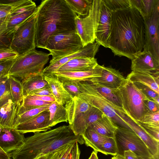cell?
I'll list each match as a JSON object with an SVG mask.
<instances>
[{
  "label": "cell",
  "mask_w": 159,
  "mask_h": 159,
  "mask_svg": "<svg viewBox=\"0 0 159 159\" xmlns=\"http://www.w3.org/2000/svg\"><path fill=\"white\" fill-rule=\"evenodd\" d=\"M144 25L139 11L131 7L111 12L108 48L115 56L132 60L144 45Z\"/></svg>",
  "instance_id": "1"
},
{
  "label": "cell",
  "mask_w": 159,
  "mask_h": 159,
  "mask_svg": "<svg viewBox=\"0 0 159 159\" xmlns=\"http://www.w3.org/2000/svg\"><path fill=\"white\" fill-rule=\"evenodd\" d=\"M76 15L65 0L42 1L37 7L35 47L44 49L48 38L52 34L76 32Z\"/></svg>",
  "instance_id": "2"
},
{
  "label": "cell",
  "mask_w": 159,
  "mask_h": 159,
  "mask_svg": "<svg viewBox=\"0 0 159 159\" xmlns=\"http://www.w3.org/2000/svg\"><path fill=\"white\" fill-rule=\"evenodd\" d=\"M84 143L81 135L74 134L69 125H62L47 131L34 133L25 138L22 145L10 153L13 159H36L66 144Z\"/></svg>",
  "instance_id": "3"
},
{
  "label": "cell",
  "mask_w": 159,
  "mask_h": 159,
  "mask_svg": "<svg viewBox=\"0 0 159 159\" xmlns=\"http://www.w3.org/2000/svg\"><path fill=\"white\" fill-rule=\"evenodd\" d=\"M118 90L125 114L135 122H141L147 113L144 102L147 97L127 77Z\"/></svg>",
  "instance_id": "4"
},
{
  "label": "cell",
  "mask_w": 159,
  "mask_h": 159,
  "mask_svg": "<svg viewBox=\"0 0 159 159\" xmlns=\"http://www.w3.org/2000/svg\"><path fill=\"white\" fill-rule=\"evenodd\" d=\"M81 93L78 96L84 99L91 107L96 108L111 119L118 127L131 129L119 116L123 108L112 103L95 89L93 84L87 81L78 83Z\"/></svg>",
  "instance_id": "5"
},
{
  "label": "cell",
  "mask_w": 159,
  "mask_h": 159,
  "mask_svg": "<svg viewBox=\"0 0 159 159\" xmlns=\"http://www.w3.org/2000/svg\"><path fill=\"white\" fill-rule=\"evenodd\" d=\"M49 55V53L35 49L19 55L11 67L8 76L22 80L31 75L42 74Z\"/></svg>",
  "instance_id": "6"
},
{
  "label": "cell",
  "mask_w": 159,
  "mask_h": 159,
  "mask_svg": "<svg viewBox=\"0 0 159 159\" xmlns=\"http://www.w3.org/2000/svg\"><path fill=\"white\" fill-rule=\"evenodd\" d=\"M83 48L81 39L76 32L52 34L48 38L44 49L49 51L52 62L78 51Z\"/></svg>",
  "instance_id": "7"
},
{
  "label": "cell",
  "mask_w": 159,
  "mask_h": 159,
  "mask_svg": "<svg viewBox=\"0 0 159 159\" xmlns=\"http://www.w3.org/2000/svg\"><path fill=\"white\" fill-rule=\"evenodd\" d=\"M101 6V0H93L87 16L82 18L77 15L75 17L76 31L81 39L83 47L94 42Z\"/></svg>",
  "instance_id": "8"
},
{
  "label": "cell",
  "mask_w": 159,
  "mask_h": 159,
  "mask_svg": "<svg viewBox=\"0 0 159 159\" xmlns=\"http://www.w3.org/2000/svg\"><path fill=\"white\" fill-rule=\"evenodd\" d=\"M114 138L117 154L123 156L125 151L129 150L137 157L143 158H148L153 156L142 140L131 129L118 127Z\"/></svg>",
  "instance_id": "9"
},
{
  "label": "cell",
  "mask_w": 159,
  "mask_h": 159,
  "mask_svg": "<svg viewBox=\"0 0 159 159\" xmlns=\"http://www.w3.org/2000/svg\"><path fill=\"white\" fill-rule=\"evenodd\" d=\"M37 10L14 32L10 48L19 55L35 49Z\"/></svg>",
  "instance_id": "10"
},
{
  "label": "cell",
  "mask_w": 159,
  "mask_h": 159,
  "mask_svg": "<svg viewBox=\"0 0 159 159\" xmlns=\"http://www.w3.org/2000/svg\"><path fill=\"white\" fill-rule=\"evenodd\" d=\"M159 3L155 7L152 16L143 19L144 45L143 50L150 53L159 61Z\"/></svg>",
  "instance_id": "11"
},
{
  "label": "cell",
  "mask_w": 159,
  "mask_h": 159,
  "mask_svg": "<svg viewBox=\"0 0 159 159\" xmlns=\"http://www.w3.org/2000/svg\"><path fill=\"white\" fill-rule=\"evenodd\" d=\"M100 46L96 43L94 42L88 44L77 52L50 62L49 65L43 70L42 75L46 76L53 74L61 66L75 58L94 57Z\"/></svg>",
  "instance_id": "12"
},
{
  "label": "cell",
  "mask_w": 159,
  "mask_h": 159,
  "mask_svg": "<svg viewBox=\"0 0 159 159\" xmlns=\"http://www.w3.org/2000/svg\"><path fill=\"white\" fill-rule=\"evenodd\" d=\"M132 71L159 77V61L149 52L143 50L131 60Z\"/></svg>",
  "instance_id": "13"
},
{
  "label": "cell",
  "mask_w": 159,
  "mask_h": 159,
  "mask_svg": "<svg viewBox=\"0 0 159 159\" xmlns=\"http://www.w3.org/2000/svg\"><path fill=\"white\" fill-rule=\"evenodd\" d=\"M104 114L98 109L91 107L86 111L76 116L72 124L69 125V127L75 135L82 136L90 126Z\"/></svg>",
  "instance_id": "14"
},
{
  "label": "cell",
  "mask_w": 159,
  "mask_h": 159,
  "mask_svg": "<svg viewBox=\"0 0 159 159\" xmlns=\"http://www.w3.org/2000/svg\"><path fill=\"white\" fill-rule=\"evenodd\" d=\"M48 110L40 113L34 117L16 125L14 129L20 133H34L47 131L51 129Z\"/></svg>",
  "instance_id": "15"
},
{
  "label": "cell",
  "mask_w": 159,
  "mask_h": 159,
  "mask_svg": "<svg viewBox=\"0 0 159 159\" xmlns=\"http://www.w3.org/2000/svg\"><path fill=\"white\" fill-rule=\"evenodd\" d=\"M102 1L101 13L98 24L95 34V40L97 44L108 48V42L110 32L111 11Z\"/></svg>",
  "instance_id": "16"
},
{
  "label": "cell",
  "mask_w": 159,
  "mask_h": 159,
  "mask_svg": "<svg viewBox=\"0 0 159 159\" xmlns=\"http://www.w3.org/2000/svg\"><path fill=\"white\" fill-rule=\"evenodd\" d=\"M125 80L118 70L110 67L102 66L101 76L92 78L88 81L112 89H118Z\"/></svg>",
  "instance_id": "17"
},
{
  "label": "cell",
  "mask_w": 159,
  "mask_h": 159,
  "mask_svg": "<svg viewBox=\"0 0 159 159\" xmlns=\"http://www.w3.org/2000/svg\"><path fill=\"white\" fill-rule=\"evenodd\" d=\"M119 114L121 119L142 140L152 154L159 155V141L147 133L138 123L131 120L125 113L121 112Z\"/></svg>",
  "instance_id": "18"
},
{
  "label": "cell",
  "mask_w": 159,
  "mask_h": 159,
  "mask_svg": "<svg viewBox=\"0 0 159 159\" xmlns=\"http://www.w3.org/2000/svg\"><path fill=\"white\" fill-rule=\"evenodd\" d=\"M25 139L23 134L14 129H2L0 133V147L9 153L21 146Z\"/></svg>",
  "instance_id": "19"
},
{
  "label": "cell",
  "mask_w": 159,
  "mask_h": 159,
  "mask_svg": "<svg viewBox=\"0 0 159 159\" xmlns=\"http://www.w3.org/2000/svg\"><path fill=\"white\" fill-rule=\"evenodd\" d=\"M98 65L95 57H78L68 61L55 73L88 71L94 69Z\"/></svg>",
  "instance_id": "20"
},
{
  "label": "cell",
  "mask_w": 159,
  "mask_h": 159,
  "mask_svg": "<svg viewBox=\"0 0 159 159\" xmlns=\"http://www.w3.org/2000/svg\"><path fill=\"white\" fill-rule=\"evenodd\" d=\"M102 66L99 65L94 69L85 71L56 72L54 74L59 81H70L78 83L87 81L94 77L101 76Z\"/></svg>",
  "instance_id": "21"
},
{
  "label": "cell",
  "mask_w": 159,
  "mask_h": 159,
  "mask_svg": "<svg viewBox=\"0 0 159 159\" xmlns=\"http://www.w3.org/2000/svg\"><path fill=\"white\" fill-rule=\"evenodd\" d=\"M18 106L10 99L0 107V126L2 129H14Z\"/></svg>",
  "instance_id": "22"
},
{
  "label": "cell",
  "mask_w": 159,
  "mask_h": 159,
  "mask_svg": "<svg viewBox=\"0 0 159 159\" xmlns=\"http://www.w3.org/2000/svg\"><path fill=\"white\" fill-rule=\"evenodd\" d=\"M69 125L72 123L75 118L80 114L89 110L91 106L83 98L76 96L65 104Z\"/></svg>",
  "instance_id": "23"
},
{
  "label": "cell",
  "mask_w": 159,
  "mask_h": 159,
  "mask_svg": "<svg viewBox=\"0 0 159 159\" xmlns=\"http://www.w3.org/2000/svg\"><path fill=\"white\" fill-rule=\"evenodd\" d=\"M118 127L105 114L88 129H92L105 137L114 138Z\"/></svg>",
  "instance_id": "24"
},
{
  "label": "cell",
  "mask_w": 159,
  "mask_h": 159,
  "mask_svg": "<svg viewBox=\"0 0 159 159\" xmlns=\"http://www.w3.org/2000/svg\"><path fill=\"white\" fill-rule=\"evenodd\" d=\"M44 77L52 89L57 102L63 105L72 99L55 75L52 74Z\"/></svg>",
  "instance_id": "25"
},
{
  "label": "cell",
  "mask_w": 159,
  "mask_h": 159,
  "mask_svg": "<svg viewBox=\"0 0 159 159\" xmlns=\"http://www.w3.org/2000/svg\"><path fill=\"white\" fill-rule=\"evenodd\" d=\"M127 77L133 82L139 83L148 86L159 94V76L132 71Z\"/></svg>",
  "instance_id": "26"
},
{
  "label": "cell",
  "mask_w": 159,
  "mask_h": 159,
  "mask_svg": "<svg viewBox=\"0 0 159 159\" xmlns=\"http://www.w3.org/2000/svg\"><path fill=\"white\" fill-rule=\"evenodd\" d=\"M24 97L31 92L42 88L48 84L42 74L33 75L22 80Z\"/></svg>",
  "instance_id": "27"
},
{
  "label": "cell",
  "mask_w": 159,
  "mask_h": 159,
  "mask_svg": "<svg viewBox=\"0 0 159 159\" xmlns=\"http://www.w3.org/2000/svg\"><path fill=\"white\" fill-rule=\"evenodd\" d=\"M48 111L50 113L49 124L51 127L59 123L68 121L67 111L63 105L55 101L49 106Z\"/></svg>",
  "instance_id": "28"
},
{
  "label": "cell",
  "mask_w": 159,
  "mask_h": 159,
  "mask_svg": "<svg viewBox=\"0 0 159 159\" xmlns=\"http://www.w3.org/2000/svg\"><path fill=\"white\" fill-rule=\"evenodd\" d=\"M131 6L135 8L143 19L149 18L152 15L159 0H130Z\"/></svg>",
  "instance_id": "29"
},
{
  "label": "cell",
  "mask_w": 159,
  "mask_h": 159,
  "mask_svg": "<svg viewBox=\"0 0 159 159\" xmlns=\"http://www.w3.org/2000/svg\"><path fill=\"white\" fill-rule=\"evenodd\" d=\"M82 136L84 143L87 146L92 148L96 152L102 153V144L107 137L103 136L89 129H87Z\"/></svg>",
  "instance_id": "30"
},
{
  "label": "cell",
  "mask_w": 159,
  "mask_h": 159,
  "mask_svg": "<svg viewBox=\"0 0 159 159\" xmlns=\"http://www.w3.org/2000/svg\"><path fill=\"white\" fill-rule=\"evenodd\" d=\"M11 99L17 105L19 106L24 97L21 82L13 76L8 77Z\"/></svg>",
  "instance_id": "31"
},
{
  "label": "cell",
  "mask_w": 159,
  "mask_h": 159,
  "mask_svg": "<svg viewBox=\"0 0 159 159\" xmlns=\"http://www.w3.org/2000/svg\"><path fill=\"white\" fill-rule=\"evenodd\" d=\"M37 7L24 13L12 16H8L7 27L10 30L14 32L35 11Z\"/></svg>",
  "instance_id": "32"
},
{
  "label": "cell",
  "mask_w": 159,
  "mask_h": 159,
  "mask_svg": "<svg viewBox=\"0 0 159 159\" xmlns=\"http://www.w3.org/2000/svg\"><path fill=\"white\" fill-rule=\"evenodd\" d=\"M72 11L77 15L86 16L90 9L93 0H65Z\"/></svg>",
  "instance_id": "33"
},
{
  "label": "cell",
  "mask_w": 159,
  "mask_h": 159,
  "mask_svg": "<svg viewBox=\"0 0 159 159\" xmlns=\"http://www.w3.org/2000/svg\"><path fill=\"white\" fill-rule=\"evenodd\" d=\"M92 84L97 91L107 100L115 105L122 108L118 89H112L99 84Z\"/></svg>",
  "instance_id": "34"
},
{
  "label": "cell",
  "mask_w": 159,
  "mask_h": 159,
  "mask_svg": "<svg viewBox=\"0 0 159 159\" xmlns=\"http://www.w3.org/2000/svg\"><path fill=\"white\" fill-rule=\"evenodd\" d=\"M7 17L0 22V48H10L14 33L7 28Z\"/></svg>",
  "instance_id": "35"
},
{
  "label": "cell",
  "mask_w": 159,
  "mask_h": 159,
  "mask_svg": "<svg viewBox=\"0 0 159 159\" xmlns=\"http://www.w3.org/2000/svg\"><path fill=\"white\" fill-rule=\"evenodd\" d=\"M49 105L31 109L17 115L15 121L14 128L17 125L34 117L42 112L48 110Z\"/></svg>",
  "instance_id": "36"
},
{
  "label": "cell",
  "mask_w": 159,
  "mask_h": 159,
  "mask_svg": "<svg viewBox=\"0 0 159 159\" xmlns=\"http://www.w3.org/2000/svg\"><path fill=\"white\" fill-rule=\"evenodd\" d=\"M108 9L111 12L131 7L130 0H103Z\"/></svg>",
  "instance_id": "37"
},
{
  "label": "cell",
  "mask_w": 159,
  "mask_h": 159,
  "mask_svg": "<svg viewBox=\"0 0 159 159\" xmlns=\"http://www.w3.org/2000/svg\"><path fill=\"white\" fill-rule=\"evenodd\" d=\"M102 153L113 156L117 153V148L114 138L107 137L102 145Z\"/></svg>",
  "instance_id": "38"
},
{
  "label": "cell",
  "mask_w": 159,
  "mask_h": 159,
  "mask_svg": "<svg viewBox=\"0 0 159 159\" xmlns=\"http://www.w3.org/2000/svg\"><path fill=\"white\" fill-rule=\"evenodd\" d=\"M8 77L0 84V107L11 99Z\"/></svg>",
  "instance_id": "39"
},
{
  "label": "cell",
  "mask_w": 159,
  "mask_h": 159,
  "mask_svg": "<svg viewBox=\"0 0 159 159\" xmlns=\"http://www.w3.org/2000/svg\"><path fill=\"white\" fill-rule=\"evenodd\" d=\"M133 82L148 98L159 104V94L151 88L142 84L137 82Z\"/></svg>",
  "instance_id": "40"
},
{
  "label": "cell",
  "mask_w": 159,
  "mask_h": 159,
  "mask_svg": "<svg viewBox=\"0 0 159 159\" xmlns=\"http://www.w3.org/2000/svg\"><path fill=\"white\" fill-rule=\"evenodd\" d=\"M139 123L147 126L159 127V111L147 113L142 120Z\"/></svg>",
  "instance_id": "41"
},
{
  "label": "cell",
  "mask_w": 159,
  "mask_h": 159,
  "mask_svg": "<svg viewBox=\"0 0 159 159\" xmlns=\"http://www.w3.org/2000/svg\"><path fill=\"white\" fill-rule=\"evenodd\" d=\"M36 7L35 3L32 1L25 0L18 6L13 9L9 16H11L21 14Z\"/></svg>",
  "instance_id": "42"
},
{
  "label": "cell",
  "mask_w": 159,
  "mask_h": 159,
  "mask_svg": "<svg viewBox=\"0 0 159 159\" xmlns=\"http://www.w3.org/2000/svg\"><path fill=\"white\" fill-rule=\"evenodd\" d=\"M63 88L73 98L81 93L78 83L70 81H60Z\"/></svg>",
  "instance_id": "43"
},
{
  "label": "cell",
  "mask_w": 159,
  "mask_h": 159,
  "mask_svg": "<svg viewBox=\"0 0 159 159\" xmlns=\"http://www.w3.org/2000/svg\"><path fill=\"white\" fill-rule=\"evenodd\" d=\"M16 58L0 62V79L8 76L10 69Z\"/></svg>",
  "instance_id": "44"
},
{
  "label": "cell",
  "mask_w": 159,
  "mask_h": 159,
  "mask_svg": "<svg viewBox=\"0 0 159 159\" xmlns=\"http://www.w3.org/2000/svg\"><path fill=\"white\" fill-rule=\"evenodd\" d=\"M73 143L66 144L48 153L47 159H60Z\"/></svg>",
  "instance_id": "45"
},
{
  "label": "cell",
  "mask_w": 159,
  "mask_h": 159,
  "mask_svg": "<svg viewBox=\"0 0 159 159\" xmlns=\"http://www.w3.org/2000/svg\"><path fill=\"white\" fill-rule=\"evenodd\" d=\"M18 55L10 48H0V62L16 58Z\"/></svg>",
  "instance_id": "46"
},
{
  "label": "cell",
  "mask_w": 159,
  "mask_h": 159,
  "mask_svg": "<svg viewBox=\"0 0 159 159\" xmlns=\"http://www.w3.org/2000/svg\"><path fill=\"white\" fill-rule=\"evenodd\" d=\"M28 95L47 96L55 98L48 84L42 88L31 92Z\"/></svg>",
  "instance_id": "47"
},
{
  "label": "cell",
  "mask_w": 159,
  "mask_h": 159,
  "mask_svg": "<svg viewBox=\"0 0 159 159\" xmlns=\"http://www.w3.org/2000/svg\"><path fill=\"white\" fill-rule=\"evenodd\" d=\"M138 123L147 133L159 141V127L147 126L139 122Z\"/></svg>",
  "instance_id": "48"
},
{
  "label": "cell",
  "mask_w": 159,
  "mask_h": 159,
  "mask_svg": "<svg viewBox=\"0 0 159 159\" xmlns=\"http://www.w3.org/2000/svg\"><path fill=\"white\" fill-rule=\"evenodd\" d=\"M144 102L147 113H152L159 111V104L148 98L144 100Z\"/></svg>",
  "instance_id": "49"
},
{
  "label": "cell",
  "mask_w": 159,
  "mask_h": 159,
  "mask_svg": "<svg viewBox=\"0 0 159 159\" xmlns=\"http://www.w3.org/2000/svg\"><path fill=\"white\" fill-rule=\"evenodd\" d=\"M12 9L9 5L0 3V22L7 18Z\"/></svg>",
  "instance_id": "50"
},
{
  "label": "cell",
  "mask_w": 159,
  "mask_h": 159,
  "mask_svg": "<svg viewBox=\"0 0 159 159\" xmlns=\"http://www.w3.org/2000/svg\"><path fill=\"white\" fill-rule=\"evenodd\" d=\"M25 0H0V3L11 6L13 9L16 8L23 3Z\"/></svg>",
  "instance_id": "51"
},
{
  "label": "cell",
  "mask_w": 159,
  "mask_h": 159,
  "mask_svg": "<svg viewBox=\"0 0 159 159\" xmlns=\"http://www.w3.org/2000/svg\"><path fill=\"white\" fill-rule=\"evenodd\" d=\"M80 153L78 143L76 142L73 148L69 159H80Z\"/></svg>",
  "instance_id": "52"
},
{
  "label": "cell",
  "mask_w": 159,
  "mask_h": 159,
  "mask_svg": "<svg viewBox=\"0 0 159 159\" xmlns=\"http://www.w3.org/2000/svg\"><path fill=\"white\" fill-rule=\"evenodd\" d=\"M27 96L32 98L39 99L45 102H53L56 101L55 98L49 96L36 95H28Z\"/></svg>",
  "instance_id": "53"
},
{
  "label": "cell",
  "mask_w": 159,
  "mask_h": 159,
  "mask_svg": "<svg viewBox=\"0 0 159 159\" xmlns=\"http://www.w3.org/2000/svg\"><path fill=\"white\" fill-rule=\"evenodd\" d=\"M123 156L125 159H137V156L136 154L129 150L125 151Z\"/></svg>",
  "instance_id": "54"
},
{
  "label": "cell",
  "mask_w": 159,
  "mask_h": 159,
  "mask_svg": "<svg viewBox=\"0 0 159 159\" xmlns=\"http://www.w3.org/2000/svg\"><path fill=\"white\" fill-rule=\"evenodd\" d=\"M76 143H73L71 144L60 159H69L73 148Z\"/></svg>",
  "instance_id": "55"
},
{
  "label": "cell",
  "mask_w": 159,
  "mask_h": 159,
  "mask_svg": "<svg viewBox=\"0 0 159 159\" xmlns=\"http://www.w3.org/2000/svg\"><path fill=\"white\" fill-rule=\"evenodd\" d=\"M10 153H7L3 151L0 147V159H10Z\"/></svg>",
  "instance_id": "56"
},
{
  "label": "cell",
  "mask_w": 159,
  "mask_h": 159,
  "mask_svg": "<svg viewBox=\"0 0 159 159\" xmlns=\"http://www.w3.org/2000/svg\"><path fill=\"white\" fill-rule=\"evenodd\" d=\"M97 152L93 151L88 159H98Z\"/></svg>",
  "instance_id": "57"
},
{
  "label": "cell",
  "mask_w": 159,
  "mask_h": 159,
  "mask_svg": "<svg viewBox=\"0 0 159 159\" xmlns=\"http://www.w3.org/2000/svg\"><path fill=\"white\" fill-rule=\"evenodd\" d=\"M111 159H125L124 156L119 154H117L116 155L113 156Z\"/></svg>",
  "instance_id": "58"
},
{
  "label": "cell",
  "mask_w": 159,
  "mask_h": 159,
  "mask_svg": "<svg viewBox=\"0 0 159 159\" xmlns=\"http://www.w3.org/2000/svg\"><path fill=\"white\" fill-rule=\"evenodd\" d=\"M137 159H159V155H153L152 157L145 158L137 157Z\"/></svg>",
  "instance_id": "59"
},
{
  "label": "cell",
  "mask_w": 159,
  "mask_h": 159,
  "mask_svg": "<svg viewBox=\"0 0 159 159\" xmlns=\"http://www.w3.org/2000/svg\"><path fill=\"white\" fill-rule=\"evenodd\" d=\"M48 157V154L43 156L41 157H39L36 159H47Z\"/></svg>",
  "instance_id": "60"
},
{
  "label": "cell",
  "mask_w": 159,
  "mask_h": 159,
  "mask_svg": "<svg viewBox=\"0 0 159 159\" xmlns=\"http://www.w3.org/2000/svg\"><path fill=\"white\" fill-rule=\"evenodd\" d=\"M7 78V77H6ZM6 78H1L0 79V84L4 80V79Z\"/></svg>",
  "instance_id": "61"
},
{
  "label": "cell",
  "mask_w": 159,
  "mask_h": 159,
  "mask_svg": "<svg viewBox=\"0 0 159 159\" xmlns=\"http://www.w3.org/2000/svg\"><path fill=\"white\" fill-rule=\"evenodd\" d=\"M2 128L1 127V126H0V133L1 132V131L2 130Z\"/></svg>",
  "instance_id": "62"
},
{
  "label": "cell",
  "mask_w": 159,
  "mask_h": 159,
  "mask_svg": "<svg viewBox=\"0 0 159 159\" xmlns=\"http://www.w3.org/2000/svg\"></svg>",
  "instance_id": "63"
}]
</instances>
